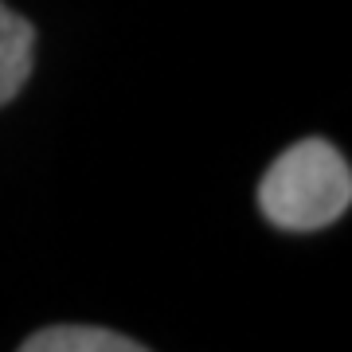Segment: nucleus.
Masks as SVG:
<instances>
[{
	"mask_svg": "<svg viewBox=\"0 0 352 352\" xmlns=\"http://www.w3.org/2000/svg\"><path fill=\"white\" fill-rule=\"evenodd\" d=\"M352 173L329 141L289 145L258 184V208L282 231H321L349 212Z\"/></svg>",
	"mask_w": 352,
	"mask_h": 352,
	"instance_id": "f257e3e1",
	"label": "nucleus"
},
{
	"mask_svg": "<svg viewBox=\"0 0 352 352\" xmlns=\"http://www.w3.org/2000/svg\"><path fill=\"white\" fill-rule=\"evenodd\" d=\"M32 43L36 32L24 16H16L8 4H0V106L12 102L32 71Z\"/></svg>",
	"mask_w": 352,
	"mask_h": 352,
	"instance_id": "f03ea898",
	"label": "nucleus"
},
{
	"mask_svg": "<svg viewBox=\"0 0 352 352\" xmlns=\"http://www.w3.org/2000/svg\"><path fill=\"white\" fill-rule=\"evenodd\" d=\"M145 344L94 325H55L24 340V352H141Z\"/></svg>",
	"mask_w": 352,
	"mask_h": 352,
	"instance_id": "7ed1b4c3",
	"label": "nucleus"
}]
</instances>
